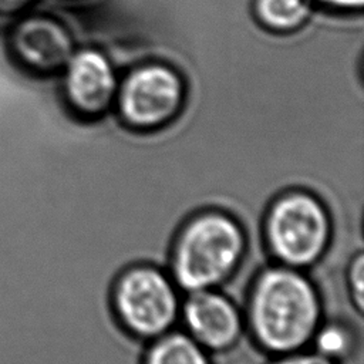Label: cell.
<instances>
[{
  "label": "cell",
  "instance_id": "6da1fadb",
  "mask_svg": "<svg viewBox=\"0 0 364 364\" xmlns=\"http://www.w3.org/2000/svg\"><path fill=\"white\" fill-rule=\"evenodd\" d=\"M246 336L267 357L310 346L326 317V303L310 272L266 260L240 301Z\"/></svg>",
  "mask_w": 364,
  "mask_h": 364
},
{
  "label": "cell",
  "instance_id": "7a4b0ae2",
  "mask_svg": "<svg viewBox=\"0 0 364 364\" xmlns=\"http://www.w3.org/2000/svg\"><path fill=\"white\" fill-rule=\"evenodd\" d=\"M243 220L220 206L189 213L178 226L166 255V269L182 293L222 289L240 272L250 253Z\"/></svg>",
  "mask_w": 364,
  "mask_h": 364
},
{
  "label": "cell",
  "instance_id": "3957f363",
  "mask_svg": "<svg viewBox=\"0 0 364 364\" xmlns=\"http://www.w3.org/2000/svg\"><path fill=\"white\" fill-rule=\"evenodd\" d=\"M259 233L270 262L310 272L330 255L336 223L330 205L320 193L291 186L269 200Z\"/></svg>",
  "mask_w": 364,
  "mask_h": 364
},
{
  "label": "cell",
  "instance_id": "277c9868",
  "mask_svg": "<svg viewBox=\"0 0 364 364\" xmlns=\"http://www.w3.org/2000/svg\"><path fill=\"white\" fill-rule=\"evenodd\" d=\"M182 296L166 266L141 260L117 273L109 287V306L129 337L148 343L178 327Z\"/></svg>",
  "mask_w": 364,
  "mask_h": 364
},
{
  "label": "cell",
  "instance_id": "5b68a950",
  "mask_svg": "<svg viewBox=\"0 0 364 364\" xmlns=\"http://www.w3.org/2000/svg\"><path fill=\"white\" fill-rule=\"evenodd\" d=\"M183 102L181 74L168 64L148 63L131 70L118 84L114 107L125 127L151 132L171 124Z\"/></svg>",
  "mask_w": 364,
  "mask_h": 364
},
{
  "label": "cell",
  "instance_id": "8992f818",
  "mask_svg": "<svg viewBox=\"0 0 364 364\" xmlns=\"http://www.w3.org/2000/svg\"><path fill=\"white\" fill-rule=\"evenodd\" d=\"M178 326L213 355L229 353L246 337L242 304L223 287L183 293Z\"/></svg>",
  "mask_w": 364,
  "mask_h": 364
},
{
  "label": "cell",
  "instance_id": "52a82bcc",
  "mask_svg": "<svg viewBox=\"0 0 364 364\" xmlns=\"http://www.w3.org/2000/svg\"><path fill=\"white\" fill-rule=\"evenodd\" d=\"M118 84L112 63L95 48L74 51L64 67L67 104L84 119H97L114 107Z\"/></svg>",
  "mask_w": 364,
  "mask_h": 364
},
{
  "label": "cell",
  "instance_id": "ba28073f",
  "mask_svg": "<svg viewBox=\"0 0 364 364\" xmlns=\"http://www.w3.org/2000/svg\"><path fill=\"white\" fill-rule=\"evenodd\" d=\"M10 47L24 67L37 73L63 70L75 51L65 24L47 14H31L18 21L11 31Z\"/></svg>",
  "mask_w": 364,
  "mask_h": 364
},
{
  "label": "cell",
  "instance_id": "9c48e42d",
  "mask_svg": "<svg viewBox=\"0 0 364 364\" xmlns=\"http://www.w3.org/2000/svg\"><path fill=\"white\" fill-rule=\"evenodd\" d=\"M141 364H216V357L178 326L145 343Z\"/></svg>",
  "mask_w": 364,
  "mask_h": 364
},
{
  "label": "cell",
  "instance_id": "30bf717a",
  "mask_svg": "<svg viewBox=\"0 0 364 364\" xmlns=\"http://www.w3.org/2000/svg\"><path fill=\"white\" fill-rule=\"evenodd\" d=\"M309 347L338 364H346L360 353V326L355 327L353 320L346 317H324Z\"/></svg>",
  "mask_w": 364,
  "mask_h": 364
},
{
  "label": "cell",
  "instance_id": "8fae6325",
  "mask_svg": "<svg viewBox=\"0 0 364 364\" xmlns=\"http://www.w3.org/2000/svg\"><path fill=\"white\" fill-rule=\"evenodd\" d=\"M310 0H255L257 20L277 33L300 28L310 16Z\"/></svg>",
  "mask_w": 364,
  "mask_h": 364
},
{
  "label": "cell",
  "instance_id": "7c38bea8",
  "mask_svg": "<svg viewBox=\"0 0 364 364\" xmlns=\"http://www.w3.org/2000/svg\"><path fill=\"white\" fill-rule=\"evenodd\" d=\"M344 290L348 297L353 313L363 318L364 313V252L354 250L346 260L343 267Z\"/></svg>",
  "mask_w": 364,
  "mask_h": 364
},
{
  "label": "cell",
  "instance_id": "4fadbf2b",
  "mask_svg": "<svg viewBox=\"0 0 364 364\" xmlns=\"http://www.w3.org/2000/svg\"><path fill=\"white\" fill-rule=\"evenodd\" d=\"M263 364H338V363L321 355L311 347H306L291 353L272 355Z\"/></svg>",
  "mask_w": 364,
  "mask_h": 364
},
{
  "label": "cell",
  "instance_id": "5bb4252c",
  "mask_svg": "<svg viewBox=\"0 0 364 364\" xmlns=\"http://www.w3.org/2000/svg\"><path fill=\"white\" fill-rule=\"evenodd\" d=\"M316 1L324 7L337 9V10H360L364 4V0H310Z\"/></svg>",
  "mask_w": 364,
  "mask_h": 364
},
{
  "label": "cell",
  "instance_id": "9a60e30c",
  "mask_svg": "<svg viewBox=\"0 0 364 364\" xmlns=\"http://www.w3.org/2000/svg\"><path fill=\"white\" fill-rule=\"evenodd\" d=\"M36 0H0V14L20 13L23 9L31 6Z\"/></svg>",
  "mask_w": 364,
  "mask_h": 364
}]
</instances>
